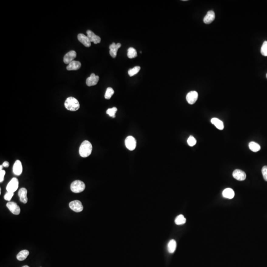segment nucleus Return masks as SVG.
Here are the masks:
<instances>
[{
    "label": "nucleus",
    "mask_w": 267,
    "mask_h": 267,
    "mask_svg": "<svg viewBox=\"0 0 267 267\" xmlns=\"http://www.w3.org/2000/svg\"><path fill=\"white\" fill-rule=\"evenodd\" d=\"M14 195V193H10V192H8L5 195L4 198L5 200L9 201H10L12 197Z\"/></svg>",
    "instance_id": "obj_31"
},
{
    "label": "nucleus",
    "mask_w": 267,
    "mask_h": 267,
    "mask_svg": "<svg viewBox=\"0 0 267 267\" xmlns=\"http://www.w3.org/2000/svg\"><path fill=\"white\" fill-rule=\"evenodd\" d=\"M99 80V76H97L94 73H92L90 77L87 79L86 84L88 86H93L97 85Z\"/></svg>",
    "instance_id": "obj_12"
},
{
    "label": "nucleus",
    "mask_w": 267,
    "mask_h": 267,
    "mask_svg": "<svg viewBox=\"0 0 267 267\" xmlns=\"http://www.w3.org/2000/svg\"><path fill=\"white\" fill-rule=\"evenodd\" d=\"M69 207L75 212H80L83 210V206L81 201L78 200L71 201L69 204Z\"/></svg>",
    "instance_id": "obj_5"
},
{
    "label": "nucleus",
    "mask_w": 267,
    "mask_h": 267,
    "mask_svg": "<svg viewBox=\"0 0 267 267\" xmlns=\"http://www.w3.org/2000/svg\"><path fill=\"white\" fill-rule=\"evenodd\" d=\"M261 53L263 56H267V41H264L261 49Z\"/></svg>",
    "instance_id": "obj_29"
},
{
    "label": "nucleus",
    "mask_w": 267,
    "mask_h": 267,
    "mask_svg": "<svg viewBox=\"0 0 267 267\" xmlns=\"http://www.w3.org/2000/svg\"><path fill=\"white\" fill-rule=\"evenodd\" d=\"M121 47V44L120 43L115 44V43H113L112 44H111L109 46V49H110L109 53H110V56H111L113 58H115L117 56L118 50Z\"/></svg>",
    "instance_id": "obj_14"
},
{
    "label": "nucleus",
    "mask_w": 267,
    "mask_h": 267,
    "mask_svg": "<svg viewBox=\"0 0 267 267\" xmlns=\"http://www.w3.org/2000/svg\"><path fill=\"white\" fill-rule=\"evenodd\" d=\"M23 168L22 165L20 160H17L13 166V172L15 175L16 176H19L21 175L22 172Z\"/></svg>",
    "instance_id": "obj_13"
},
{
    "label": "nucleus",
    "mask_w": 267,
    "mask_h": 267,
    "mask_svg": "<svg viewBox=\"0 0 267 267\" xmlns=\"http://www.w3.org/2000/svg\"><path fill=\"white\" fill-rule=\"evenodd\" d=\"M27 194V190L26 188H24V187L21 188L19 190V193H18V195L20 198V201L24 204H26L28 201Z\"/></svg>",
    "instance_id": "obj_16"
},
{
    "label": "nucleus",
    "mask_w": 267,
    "mask_h": 267,
    "mask_svg": "<svg viewBox=\"0 0 267 267\" xmlns=\"http://www.w3.org/2000/svg\"><path fill=\"white\" fill-rule=\"evenodd\" d=\"M215 18V14L214 11H208L204 18V22L205 24H210L212 22L214 21Z\"/></svg>",
    "instance_id": "obj_17"
},
{
    "label": "nucleus",
    "mask_w": 267,
    "mask_h": 267,
    "mask_svg": "<svg viewBox=\"0 0 267 267\" xmlns=\"http://www.w3.org/2000/svg\"><path fill=\"white\" fill-rule=\"evenodd\" d=\"M81 67V63L80 61L73 60L68 64L67 66V70H77Z\"/></svg>",
    "instance_id": "obj_18"
},
{
    "label": "nucleus",
    "mask_w": 267,
    "mask_h": 267,
    "mask_svg": "<svg viewBox=\"0 0 267 267\" xmlns=\"http://www.w3.org/2000/svg\"><path fill=\"white\" fill-rule=\"evenodd\" d=\"M78 39L86 47H90L91 46V42L88 38V36H86L83 34H79L78 35Z\"/></svg>",
    "instance_id": "obj_15"
},
{
    "label": "nucleus",
    "mask_w": 267,
    "mask_h": 267,
    "mask_svg": "<svg viewBox=\"0 0 267 267\" xmlns=\"http://www.w3.org/2000/svg\"><path fill=\"white\" fill-rule=\"evenodd\" d=\"M177 247V243L174 239H172L168 244V251L170 253H173Z\"/></svg>",
    "instance_id": "obj_22"
},
{
    "label": "nucleus",
    "mask_w": 267,
    "mask_h": 267,
    "mask_svg": "<svg viewBox=\"0 0 267 267\" xmlns=\"http://www.w3.org/2000/svg\"><path fill=\"white\" fill-rule=\"evenodd\" d=\"M140 69H141V67H140L137 66V67H134V68L129 69L128 71V74L131 77L134 76L135 75L137 74V73L140 71Z\"/></svg>",
    "instance_id": "obj_26"
},
{
    "label": "nucleus",
    "mask_w": 267,
    "mask_h": 267,
    "mask_svg": "<svg viewBox=\"0 0 267 267\" xmlns=\"http://www.w3.org/2000/svg\"><path fill=\"white\" fill-rule=\"evenodd\" d=\"M22 267H29V266H27V265H25V266H23Z\"/></svg>",
    "instance_id": "obj_35"
},
{
    "label": "nucleus",
    "mask_w": 267,
    "mask_h": 267,
    "mask_svg": "<svg viewBox=\"0 0 267 267\" xmlns=\"http://www.w3.org/2000/svg\"><path fill=\"white\" fill-rule=\"evenodd\" d=\"M187 142L190 146H194L197 143V140L193 136H190L187 139Z\"/></svg>",
    "instance_id": "obj_30"
},
{
    "label": "nucleus",
    "mask_w": 267,
    "mask_h": 267,
    "mask_svg": "<svg viewBox=\"0 0 267 267\" xmlns=\"http://www.w3.org/2000/svg\"><path fill=\"white\" fill-rule=\"evenodd\" d=\"M222 195L225 198L232 199L234 197V192L233 189H231V188H227L223 191Z\"/></svg>",
    "instance_id": "obj_19"
},
{
    "label": "nucleus",
    "mask_w": 267,
    "mask_h": 267,
    "mask_svg": "<svg viewBox=\"0 0 267 267\" xmlns=\"http://www.w3.org/2000/svg\"><path fill=\"white\" fill-rule=\"evenodd\" d=\"M262 173L264 179L267 182V166H264L262 168Z\"/></svg>",
    "instance_id": "obj_32"
},
{
    "label": "nucleus",
    "mask_w": 267,
    "mask_h": 267,
    "mask_svg": "<svg viewBox=\"0 0 267 267\" xmlns=\"http://www.w3.org/2000/svg\"><path fill=\"white\" fill-rule=\"evenodd\" d=\"M7 207L14 215H19L20 214V207L15 202L9 201L7 203Z\"/></svg>",
    "instance_id": "obj_7"
},
{
    "label": "nucleus",
    "mask_w": 267,
    "mask_h": 267,
    "mask_svg": "<svg viewBox=\"0 0 267 267\" xmlns=\"http://www.w3.org/2000/svg\"><path fill=\"white\" fill-rule=\"evenodd\" d=\"M86 186L84 183L80 180L74 181L71 184V190L74 193H81L85 190Z\"/></svg>",
    "instance_id": "obj_3"
},
{
    "label": "nucleus",
    "mask_w": 267,
    "mask_h": 267,
    "mask_svg": "<svg viewBox=\"0 0 267 267\" xmlns=\"http://www.w3.org/2000/svg\"><path fill=\"white\" fill-rule=\"evenodd\" d=\"M64 106L67 110L75 111L80 108V104L78 101L74 97H68L65 100Z\"/></svg>",
    "instance_id": "obj_2"
},
{
    "label": "nucleus",
    "mask_w": 267,
    "mask_h": 267,
    "mask_svg": "<svg viewBox=\"0 0 267 267\" xmlns=\"http://www.w3.org/2000/svg\"><path fill=\"white\" fill-rule=\"evenodd\" d=\"M3 167H8L9 166V163L8 161H5L3 164Z\"/></svg>",
    "instance_id": "obj_34"
},
{
    "label": "nucleus",
    "mask_w": 267,
    "mask_h": 267,
    "mask_svg": "<svg viewBox=\"0 0 267 267\" xmlns=\"http://www.w3.org/2000/svg\"><path fill=\"white\" fill-rule=\"evenodd\" d=\"M233 176L238 181H244L246 179V175L245 172L239 169H236L233 173Z\"/></svg>",
    "instance_id": "obj_10"
},
{
    "label": "nucleus",
    "mask_w": 267,
    "mask_h": 267,
    "mask_svg": "<svg viewBox=\"0 0 267 267\" xmlns=\"http://www.w3.org/2000/svg\"><path fill=\"white\" fill-rule=\"evenodd\" d=\"M29 254V251L27 250H23L17 254L16 258L18 260L22 261L26 259Z\"/></svg>",
    "instance_id": "obj_21"
},
{
    "label": "nucleus",
    "mask_w": 267,
    "mask_h": 267,
    "mask_svg": "<svg viewBox=\"0 0 267 267\" xmlns=\"http://www.w3.org/2000/svg\"><path fill=\"white\" fill-rule=\"evenodd\" d=\"M5 174V170H0V182L2 183L4 181Z\"/></svg>",
    "instance_id": "obj_33"
},
{
    "label": "nucleus",
    "mask_w": 267,
    "mask_h": 267,
    "mask_svg": "<svg viewBox=\"0 0 267 267\" xmlns=\"http://www.w3.org/2000/svg\"><path fill=\"white\" fill-rule=\"evenodd\" d=\"M114 93H115V91L113 90V89L110 87H108V89H106L104 98L105 99L109 100L111 98L112 96H113Z\"/></svg>",
    "instance_id": "obj_27"
},
{
    "label": "nucleus",
    "mask_w": 267,
    "mask_h": 267,
    "mask_svg": "<svg viewBox=\"0 0 267 267\" xmlns=\"http://www.w3.org/2000/svg\"><path fill=\"white\" fill-rule=\"evenodd\" d=\"M77 56L76 52L74 51H71L68 52L67 53L65 54V56H64L63 61L64 63L68 64L70 63L71 62L73 61V60L75 59Z\"/></svg>",
    "instance_id": "obj_9"
},
{
    "label": "nucleus",
    "mask_w": 267,
    "mask_h": 267,
    "mask_svg": "<svg viewBox=\"0 0 267 267\" xmlns=\"http://www.w3.org/2000/svg\"><path fill=\"white\" fill-rule=\"evenodd\" d=\"M87 34L91 42H93L94 44H97L101 41V38L100 37L96 35L92 31L88 30L87 31Z\"/></svg>",
    "instance_id": "obj_11"
},
{
    "label": "nucleus",
    "mask_w": 267,
    "mask_h": 267,
    "mask_svg": "<svg viewBox=\"0 0 267 267\" xmlns=\"http://www.w3.org/2000/svg\"><path fill=\"white\" fill-rule=\"evenodd\" d=\"M117 111V108H115V107H113V108L108 109L107 111H106V113H107V115L110 116V117L115 118V117L116 112Z\"/></svg>",
    "instance_id": "obj_28"
},
{
    "label": "nucleus",
    "mask_w": 267,
    "mask_h": 267,
    "mask_svg": "<svg viewBox=\"0 0 267 267\" xmlns=\"http://www.w3.org/2000/svg\"><path fill=\"white\" fill-rule=\"evenodd\" d=\"M249 148L250 150L254 152H256L260 150L261 146L259 144L254 142H251L249 144Z\"/></svg>",
    "instance_id": "obj_23"
},
{
    "label": "nucleus",
    "mask_w": 267,
    "mask_h": 267,
    "mask_svg": "<svg viewBox=\"0 0 267 267\" xmlns=\"http://www.w3.org/2000/svg\"><path fill=\"white\" fill-rule=\"evenodd\" d=\"M211 122L212 124L215 125V126L220 130H223L224 126L223 122L221 120L217 118H213L211 120Z\"/></svg>",
    "instance_id": "obj_20"
},
{
    "label": "nucleus",
    "mask_w": 267,
    "mask_h": 267,
    "mask_svg": "<svg viewBox=\"0 0 267 267\" xmlns=\"http://www.w3.org/2000/svg\"><path fill=\"white\" fill-rule=\"evenodd\" d=\"M19 180L17 178H12L7 185V187H6L7 191L10 192V193H15L19 187Z\"/></svg>",
    "instance_id": "obj_4"
},
{
    "label": "nucleus",
    "mask_w": 267,
    "mask_h": 267,
    "mask_svg": "<svg viewBox=\"0 0 267 267\" xmlns=\"http://www.w3.org/2000/svg\"><path fill=\"white\" fill-rule=\"evenodd\" d=\"M93 146L89 141H84L81 144L79 148V154L81 157H87L90 156L92 153Z\"/></svg>",
    "instance_id": "obj_1"
},
{
    "label": "nucleus",
    "mask_w": 267,
    "mask_h": 267,
    "mask_svg": "<svg viewBox=\"0 0 267 267\" xmlns=\"http://www.w3.org/2000/svg\"><path fill=\"white\" fill-rule=\"evenodd\" d=\"M175 224L177 225H183L186 222V219L183 215L178 216L175 220Z\"/></svg>",
    "instance_id": "obj_24"
},
{
    "label": "nucleus",
    "mask_w": 267,
    "mask_h": 267,
    "mask_svg": "<svg viewBox=\"0 0 267 267\" xmlns=\"http://www.w3.org/2000/svg\"><path fill=\"white\" fill-rule=\"evenodd\" d=\"M137 56H138V54H137V51H136V50L134 48L131 47V48L128 49V50L127 56L129 59L135 58V57H137Z\"/></svg>",
    "instance_id": "obj_25"
},
{
    "label": "nucleus",
    "mask_w": 267,
    "mask_h": 267,
    "mask_svg": "<svg viewBox=\"0 0 267 267\" xmlns=\"http://www.w3.org/2000/svg\"><path fill=\"white\" fill-rule=\"evenodd\" d=\"M198 94L196 91H191L187 95L186 99L187 102L190 104H194L198 99Z\"/></svg>",
    "instance_id": "obj_8"
},
{
    "label": "nucleus",
    "mask_w": 267,
    "mask_h": 267,
    "mask_svg": "<svg viewBox=\"0 0 267 267\" xmlns=\"http://www.w3.org/2000/svg\"></svg>",
    "instance_id": "obj_36"
},
{
    "label": "nucleus",
    "mask_w": 267,
    "mask_h": 267,
    "mask_svg": "<svg viewBox=\"0 0 267 267\" xmlns=\"http://www.w3.org/2000/svg\"><path fill=\"white\" fill-rule=\"evenodd\" d=\"M125 145L126 148L129 150H134L136 147V139L132 136H128L127 137L125 141Z\"/></svg>",
    "instance_id": "obj_6"
}]
</instances>
